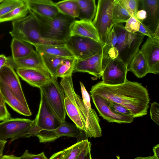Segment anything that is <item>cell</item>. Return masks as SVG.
Here are the masks:
<instances>
[{"mask_svg": "<svg viewBox=\"0 0 159 159\" xmlns=\"http://www.w3.org/2000/svg\"><path fill=\"white\" fill-rule=\"evenodd\" d=\"M90 93L125 107L134 118L147 114L150 100L148 90L138 82L127 80L122 84L110 85L101 81L92 87Z\"/></svg>", "mask_w": 159, "mask_h": 159, "instance_id": "obj_1", "label": "cell"}, {"mask_svg": "<svg viewBox=\"0 0 159 159\" xmlns=\"http://www.w3.org/2000/svg\"><path fill=\"white\" fill-rule=\"evenodd\" d=\"M0 159H7L6 155H0Z\"/></svg>", "mask_w": 159, "mask_h": 159, "instance_id": "obj_50", "label": "cell"}, {"mask_svg": "<svg viewBox=\"0 0 159 159\" xmlns=\"http://www.w3.org/2000/svg\"><path fill=\"white\" fill-rule=\"evenodd\" d=\"M65 44L78 60H83L101 53L104 45L91 39L76 35L70 36Z\"/></svg>", "mask_w": 159, "mask_h": 159, "instance_id": "obj_7", "label": "cell"}, {"mask_svg": "<svg viewBox=\"0 0 159 159\" xmlns=\"http://www.w3.org/2000/svg\"><path fill=\"white\" fill-rule=\"evenodd\" d=\"M88 141V139H84L78 142L63 150L54 153L49 159H77Z\"/></svg>", "mask_w": 159, "mask_h": 159, "instance_id": "obj_26", "label": "cell"}, {"mask_svg": "<svg viewBox=\"0 0 159 159\" xmlns=\"http://www.w3.org/2000/svg\"><path fill=\"white\" fill-rule=\"evenodd\" d=\"M102 52L86 59L78 60L73 73H87L97 78L102 77Z\"/></svg>", "mask_w": 159, "mask_h": 159, "instance_id": "obj_19", "label": "cell"}, {"mask_svg": "<svg viewBox=\"0 0 159 159\" xmlns=\"http://www.w3.org/2000/svg\"><path fill=\"white\" fill-rule=\"evenodd\" d=\"M131 16L116 0L112 11V20L113 24L125 23Z\"/></svg>", "mask_w": 159, "mask_h": 159, "instance_id": "obj_33", "label": "cell"}, {"mask_svg": "<svg viewBox=\"0 0 159 159\" xmlns=\"http://www.w3.org/2000/svg\"><path fill=\"white\" fill-rule=\"evenodd\" d=\"M11 47L12 57L14 59L24 57L35 51L31 44L14 38L12 39Z\"/></svg>", "mask_w": 159, "mask_h": 159, "instance_id": "obj_28", "label": "cell"}, {"mask_svg": "<svg viewBox=\"0 0 159 159\" xmlns=\"http://www.w3.org/2000/svg\"><path fill=\"white\" fill-rule=\"evenodd\" d=\"M26 0H6L0 3V17L24 4Z\"/></svg>", "mask_w": 159, "mask_h": 159, "instance_id": "obj_34", "label": "cell"}, {"mask_svg": "<svg viewBox=\"0 0 159 159\" xmlns=\"http://www.w3.org/2000/svg\"><path fill=\"white\" fill-rule=\"evenodd\" d=\"M147 17L146 11L143 10L138 11L136 15V19L141 23H143Z\"/></svg>", "mask_w": 159, "mask_h": 159, "instance_id": "obj_43", "label": "cell"}, {"mask_svg": "<svg viewBox=\"0 0 159 159\" xmlns=\"http://www.w3.org/2000/svg\"><path fill=\"white\" fill-rule=\"evenodd\" d=\"M0 80L8 86L14 95L21 103L29 107L18 76L13 68L7 65L4 66L0 70Z\"/></svg>", "mask_w": 159, "mask_h": 159, "instance_id": "obj_15", "label": "cell"}, {"mask_svg": "<svg viewBox=\"0 0 159 159\" xmlns=\"http://www.w3.org/2000/svg\"><path fill=\"white\" fill-rule=\"evenodd\" d=\"M30 13V9L26 0L23 5L0 17V23L7 21H13L22 19Z\"/></svg>", "mask_w": 159, "mask_h": 159, "instance_id": "obj_30", "label": "cell"}, {"mask_svg": "<svg viewBox=\"0 0 159 159\" xmlns=\"http://www.w3.org/2000/svg\"><path fill=\"white\" fill-rule=\"evenodd\" d=\"M7 142L6 140H0V155H2L3 150Z\"/></svg>", "mask_w": 159, "mask_h": 159, "instance_id": "obj_46", "label": "cell"}, {"mask_svg": "<svg viewBox=\"0 0 159 159\" xmlns=\"http://www.w3.org/2000/svg\"><path fill=\"white\" fill-rule=\"evenodd\" d=\"M139 7L147 13L143 24L154 33L159 26V0H139Z\"/></svg>", "mask_w": 159, "mask_h": 159, "instance_id": "obj_18", "label": "cell"}, {"mask_svg": "<svg viewBox=\"0 0 159 159\" xmlns=\"http://www.w3.org/2000/svg\"><path fill=\"white\" fill-rule=\"evenodd\" d=\"M143 159H156L155 157L153 156H149L146 157H143Z\"/></svg>", "mask_w": 159, "mask_h": 159, "instance_id": "obj_49", "label": "cell"}, {"mask_svg": "<svg viewBox=\"0 0 159 159\" xmlns=\"http://www.w3.org/2000/svg\"><path fill=\"white\" fill-rule=\"evenodd\" d=\"M10 34L13 38L30 43L35 46L42 44H61L65 42L48 39L40 34L37 21L30 12L25 17L12 22Z\"/></svg>", "mask_w": 159, "mask_h": 159, "instance_id": "obj_4", "label": "cell"}, {"mask_svg": "<svg viewBox=\"0 0 159 159\" xmlns=\"http://www.w3.org/2000/svg\"><path fill=\"white\" fill-rule=\"evenodd\" d=\"M81 131L75 124L69 123L66 120L55 129L40 131L36 136L40 143H46L54 141L62 136L78 137Z\"/></svg>", "mask_w": 159, "mask_h": 159, "instance_id": "obj_14", "label": "cell"}, {"mask_svg": "<svg viewBox=\"0 0 159 159\" xmlns=\"http://www.w3.org/2000/svg\"><path fill=\"white\" fill-rule=\"evenodd\" d=\"M7 58V65L16 70L19 68H29L49 72L44 63L41 55L36 50L23 58L14 59L12 57H8Z\"/></svg>", "mask_w": 159, "mask_h": 159, "instance_id": "obj_16", "label": "cell"}, {"mask_svg": "<svg viewBox=\"0 0 159 159\" xmlns=\"http://www.w3.org/2000/svg\"><path fill=\"white\" fill-rule=\"evenodd\" d=\"M91 143L88 141L77 159H92L91 153Z\"/></svg>", "mask_w": 159, "mask_h": 159, "instance_id": "obj_39", "label": "cell"}, {"mask_svg": "<svg viewBox=\"0 0 159 159\" xmlns=\"http://www.w3.org/2000/svg\"><path fill=\"white\" fill-rule=\"evenodd\" d=\"M150 117L152 120L159 125V104L155 102L151 104L150 109Z\"/></svg>", "mask_w": 159, "mask_h": 159, "instance_id": "obj_38", "label": "cell"}, {"mask_svg": "<svg viewBox=\"0 0 159 159\" xmlns=\"http://www.w3.org/2000/svg\"><path fill=\"white\" fill-rule=\"evenodd\" d=\"M147 63L148 73H159V37H148L140 50Z\"/></svg>", "mask_w": 159, "mask_h": 159, "instance_id": "obj_13", "label": "cell"}, {"mask_svg": "<svg viewBox=\"0 0 159 159\" xmlns=\"http://www.w3.org/2000/svg\"><path fill=\"white\" fill-rule=\"evenodd\" d=\"M117 42L116 34L113 27L109 32L102 47L101 68L118 57L119 52L116 47Z\"/></svg>", "mask_w": 159, "mask_h": 159, "instance_id": "obj_21", "label": "cell"}, {"mask_svg": "<svg viewBox=\"0 0 159 159\" xmlns=\"http://www.w3.org/2000/svg\"><path fill=\"white\" fill-rule=\"evenodd\" d=\"M59 12L75 18L79 16V5L77 0H65L55 2Z\"/></svg>", "mask_w": 159, "mask_h": 159, "instance_id": "obj_29", "label": "cell"}, {"mask_svg": "<svg viewBox=\"0 0 159 159\" xmlns=\"http://www.w3.org/2000/svg\"><path fill=\"white\" fill-rule=\"evenodd\" d=\"M0 105L2 106H5V102L4 101L3 96L2 94L0 89Z\"/></svg>", "mask_w": 159, "mask_h": 159, "instance_id": "obj_47", "label": "cell"}, {"mask_svg": "<svg viewBox=\"0 0 159 159\" xmlns=\"http://www.w3.org/2000/svg\"><path fill=\"white\" fill-rule=\"evenodd\" d=\"M29 9L42 16L53 19L59 13L50 0H27Z\"/></svg>", "mask_w": 159, "mask_h": 159, "instance_id": "obj_20", "label": "cell"}, {"mask_svg": "<svg viewBox=\"0 0 159 159\" xmlns=\"http://www.w3.org/2000/svg\"><path fill=\"white\" fill-rule=\"evenodd\" d=\"M34 120L20 118L7 119L0 123V140L11 142L21 138L35 136Z\"/></svg>", "mask_w": 159, "mask_h": 159, "instance_id": "obj_6", "label": "cell"}, {"mask_svg": "<svg viewBox=\"0 0 159 159\" xmlns=\"http://www.w3.org/2000/svg\"><path fill=\"white\" fill-rule=\"evenodd\" d=\"M77 61L78 60L75 57L66 58L58 67L55 77L62 78L72 75Z\"/></svg>", "mask_w": 159, "mask_h": 159, "instance_id": "obj_31", "label": "cell"}, {"mask_svg": "<svg viewBox=\"0 0 159 159\" xmlns=\"http://www.w3.org/2000/svg\"><path fill=\"white\" fill-rule=\"evenodd\" d=\"M108 100L110 107L114 111L121 115L133 117L131 112L127 108L120 104Z\"/></svg>", "mask_w": 159, "mask_h": 159, "instance_id": "obj_37", "label": "cell"}, {"mask_svg": "<svg viewBox=\"0 0 159 159\" xmlns=\"http://www.w3.org/2000/svg\"><path fill=\"white\" fill-rule=\"evenodd\" d=\"M127 70L139 78L143 77L148 73L147 63L140 49L132 59L128 66Z\"/></svg>", "mask_w": 159, "mask_h": 159, "instance_id": "obj_25", "label": "cell"}, {"mask_svg": "<svg viewBox=\"0 0 159 159\" xmlns=\"http://www.w3.org/2000/svg\"><path fill=\"white\" fill-rule=\"evenodd\" d=\"M91 97L100 116L109 122L130 123L133 121V116L121 115L114 111L110 107L108 100L105 98L96 94L91 95Z\"/></svg>", "mask_w": 159, "mask_h": 159, "instance_id": "obj_12", "label": "cell"}, {"mask_svg": "<svg viewBox=\"0 0 159 159\" xmlns=\"http://www.w3.org/2000/svg\"><path fill=\"white\" fill-rule=\"evenodd\" d=\"M7 63V58L3 54L0 55V70Z\"/></svg>", "mask_w": 159, "mask_h": 159, "instance_id": "obj_44", "label": "cell"}, {"mask_svg": "<svg viewBox=\"0 0 159 159\" xmlns=\"http://www.w3.org/2000/svg\"><path fill=\"white\" fill-rule=\"evenodd\" d=\"M3 1V0H0V3H1Z\"/></svg>", "mask_w": 159, "mask_h": 159, "instance_id": "obj_52", "label": "cell"}, {"mask_svg": "<svg viewBox=\"0 0 159 159\" xmlns=\"http://www.w3.org/2000/svg\"><path fill=\"white\" fill-rule=\"evenodd\" d=\"M118 2L130 14L136 18L139 8V0H118Z\"/></svg>", "mask_w": 159, "mask_h": 159, "instance_id": "obj_35", "label": "cell"}, {"mask_svg": "<svg viewBox=\"0 0 159 159\" xmlns=\"http://www.w3.org/2000/svg\"><path fill=\"white\" fill-rule=\"evenodd\" d=\"M0 89L5 103L20 114L30 116L32 113L29 108L21 103L14 95L8 86L0 80Z\"/></svg>", "mask_w": 159, "mask_h": 159, "instance_id": "obj_23", "label": "cell"}, {"mask_svg": "<svg viewBox=\"0 0 159 159\" xmlns=\"http://www.w3.org/2000/svg\"><path fill=\"white\" fill-rule=\"evenodd\" d=\"M37 21L40 34L45 39L65 42L70 36L75 18L59 12L53 19L40 16L30 10Z\"/></svg>", "mask_w": 159, "mask_h": 159, "instance_id": "obj_3", "label": "cell"}, {"mask_svg": "<svg viewBox=\"0 0 159 159\" xmlns=\"http://www.w3.org/2000/svg\"><path fill=\"white\" fill-rule=\"evenodd\" d=\"M139 34L147 36L149 38H152L154 36V34L152 32L144 25L140 23V27L138 32Z\"/></svg>", "mask_w": 159, "mask_h": 159, "instance_id": "obj_41", "label": "cell"}, {"mask_svg": "<svg viewBox=\"0 0 159 159\" xmlns=\"http://www.w3.org/2000/svg\"><path fill=\"white\" fill-rule=\"evenodd\" d=\"M7 159H19L18 157L12 155H5Z\"/></svg>", "mask_w": 159, "mask_h": 159, "instance_id": "obj_48", "label": "cell"}, {"mask_svg": "<svg viewBox=\"0 0 159 159\" xmlns=\"http://www.w3.org/2000/svg\"><path fill=\"white\" fill-rule=\"evenodd\" d=\"M134 159H143V157H137L135 158Z\"/></svg>", "mask_w": 159, "mask_h": 159, "instance_id": "obj_51", "label": "cell"}, {"mask_svg": "<svg viewBox=\"0 0 159 159\" xmlns=\"http://www.w3.org/2000/svg\"><path fill=\"white\" fill-rule=\"evenodd\" d=\"M16 70L18 75L30 85L40 89L50 81L53 76L48 72L29 68H19Z\"/></svg>", "mask_w": 159, "mask_h": 159, "instance_id": "obj_17", "label": "cell"}, {"mask_svg": "<svg viewBox=\"0 0 159 159\" xmlns=\"http://www.w3.org/2000/svg\"><path fill=\"white\" fill-rule=\"evenodd\" d=\"M117 37L118 57L128 66L132 59L139 49L145 36L140 34L127 31L121 23L113 26Z\"/></svg>", "mask_w": 159, "mask_h": 159, "instance_id": "obj_5", "label": "cell"}, {"mask_svg": "<svg viewBox=\"0 0 159 159\" xmlns=\"http://www.w3.org/2000/svg\"><path fill=\"white\" fill-rule=\"evenodd\" d=\"M50 106L62 122L66 121L65 94L57 78L53 76L52 80L40 88Z\"/></svg>", "mask_w": 159, "mask_h": 159, "instance_id": "obj_9", "label": "cell"}, {"mask_svg": "<svg viewBox=\"0 0 159 159\" xmlns=\"http://www.w3.org/2000/svg\"><path fill=\"white\" fill-rule=\"evenodd\" d=\"M116 0H99L92 23L96 29L100 42L104 44L114 24L112 11Z\"/></svg>", "mask_w": 159, "mask_h": 159, "instance_id": "obj_8", "label": "cell"}, {"mask_svg": "<svg viewBox=\"0 0 159 159\" xmlns=\"http://www.w3.org/2000/svg\"><path fill=\"white\" fill-rule=\"evenodd\" d=\"M127 66L117 58L102 68V82L104 84L115 85L122 84L127 80Z\"/></svg>", "mask_w": 159, "mask_h": 159, "instance_id": "obj_11", "label": "cell"}, {"mask_svg": "<svg viewBox=\"0 0 159 159\" xmlns=\"http://www.w3.org/2000/svg\"><path fill=\"white\" fill-rule=\"evenodd\" d=\"M44 63L47 70L53 76L55 77L57 70L66 58L47 54L41 55Z\"/></svg>", "mask_w": 159, "mask_h": 159, "instance_id": "obj_32", "label": "cell"}, {"mask_svg": "<svg viewBox=\"0 0 159 159\" xmlns=\"http://www.w3.org/2000/svg\"><path fill=\"white\" fill-rule=\"evenodd\" d=\"M79 9L78 17L80 20L92 21L94 19L97 6L95 0H77Z\"/></svg>", "mask_w": 159, "mask_h": 159, "instance_id": "obj_27", "label": "cell"}, {"mask_svg": "<svg viewBox=\"0 0 159 159\" xmlns=\"http://www.w3.org/2000/svg\"><path fill=\"white\" fill-rule=\"evenodd\" d=\"M72 75L62 78L60 82L65 94L66 114L87 137H101L102 130L98 115L92 107H85L82 99L75 92Z\"/></svg>", "mask_w": 159, "mask_h": 159, "instance_id": "obj_2", "label": "cell"}, {"mask_svg": "<svg viewBox=\"0 0 159 159\" xmlns=\"http://www.w3.org/2000/svg\"><path fill=\"white\" fill-rule=\"evenodd\" d=\"M34 120L36 136L40 131L55 129L63 122L54 112L44 94L41 91L39 109Z\"/></svg>", "mask_w": 159, "mask_h": 159, "instance_id": "obj_10", "label": "cell"}, {"mask_svg": "<svg viewBox=\"0 0 159 159\" xmlns=\"http://www.w3.org/2000/svg\"><path fill=\"white\" fill-rule=\"evenodd\" d=\"M74 35L86 37L101 42L92 21L75 20L71 26L70 34V36Z\"/></svg>", "mask_w": 159, "mask_h": 159, "instance_id": "obj_22", "label": "cell"}, {"mask_svg": "<svg viewBox=\"0 0 159 159\" xmlns=\"http://www.w3.org/2000/svg\"><path fill=\"white\" fill-rule=\"evenodd\" d=\"M18 157L19 159H48L44 152L39 154H33L29 152L27 150L22 156Z\"/></svg>", "mask_w": 159, "mask_h": 159, "instance_id": "obj_40", "label": "cell"}, {"mask_svg": "<svg viewBox=\"0 0 159 159\" xmlns=\"http://www.w3.org/2000/svg\"><path fill=\"white\" fill-rule=\"evenodd\" d=\"M125 23V28L127 31L132 33H136L138 32L140 22L135 17L131 16Z\"/></svg>", "mask_w": 159, "mask_h": 159, "instance_id": "obj_36", "label": "cell"}, {"mask_svg": "<svg viewBox=\"0 0 159 159\" xmlns=\"http://www.w3.org/2000/svg\"><path fill=\"white\" fill-rule=\"evenodd\" d=\"M36 51L41 55L47 54L66 58L74 57L66 46L61 44H42L35 46Z\"/></svg>", "mask_w": 159, "mask_h": 159, "instance_id": "obj_24", "label": "cell"}, {"mask_svg": "<svg viewBox=\"0 0 159 159\" xmlns=\"http://www.w3.org/2000/svg\"><path fill=\"white\" fill-rule=\"evenodd\" d=\"M10 118L11 115L8 111L6 106H2L0 105V121H3Z\"/></svg>", "mask_w": 159, "mask_h": 159, "instance_id": "obj_42", "label": "cell"}, {"mask_svg": "<svg viewBox=\"0 0 159 159\" xmlns=\"http://www.w3.org/2000/svg\"><path fill=\"white\" fill-rule=\"evenodd\" d=\"M154 153L153 156L156 159H159V144H157L154 146L152 148Z\"/></svg>", "mask_w": 159, "mask_h": 159, "instance_id": "obj_45", "label": "cell"}]
</instances>
